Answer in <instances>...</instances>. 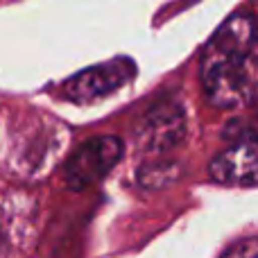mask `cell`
I'll list each match as a JSON object with an SVG mask.
<instances>
[{"mask_svg":"<svg viewBox=\"0 0 258 258\" xmlns=\"http://www.w3.org/2000/svg\"><path fill=\"white\" fill-rule=\"evenodd\" d=\"M202 89L213 107L238 109L256 98L254 14L231 16L206 43L202 54Z\"/></svg>","mask_w":258,"mask_h":258,"instance_id":"1","label":"cell"},{"mask_svg":"<svg viewBox=\"0 0 258 258\" xmlns=\"http://www.w3.org/2000/svg\"><path fill=\"white\" fill-rule=\"evenodd\" d=\"M134 77H136V63L129 57H116L68 77L61 86V95L71 102H93L122 89Z\"/></svg>","mask_w":258,"mask_h":258,"instance_id":"3","label":"cell"},{"mask_svg":"<svg viewBox=\"0 0 258 258\" xmlns=\"http://www.w3.org/2000/svg\"><path fill=\"white\" fill-rule=\"evenodd\" d=\"M183 132H186V118L181 107L174 102H163L156 104L145 116L141 141L145 150H170L181 141Z\"/></svg>","mask_w":258,"mask_h":258,"instance_id":"5","label":"cell"},{"mask_svg":"<svg viewBox=\"0 0 258 258\" xmlns=\"http://www.w3.org/2000/svg\"><path fill=\"white\" fill-rule=\"evenodd\" d=\"M220 258H258L256 238H245V240L236 242V245L229 247Z\"/></svg>","mask_w":258,"mask_h":258,"instance_id":"6","label":"cell"},{"mask_svg":"<svg viewBox=\"0 0 258 258\" xmlns=\"http://www.w3.org/2000/svg\"><path fill=\"white\" fill-rule=\"evenodd\" d=\"M256 154V132L247 127L245 134L211 161V179L224 186H254L258 172Z\"/></svg>","mask_w":258,"mask_h":258,"instance_id":"4","label":"cell"},{"mask_svg":"<svg viewBox=\"0 0 258 258\" xmlns=\"http://www.w3.org/2000/svg\"><path fill=\"white\" fill-rule=\"evenodd\" d=\"M125 145L118 136H98L82 143L66 161V183L75 190L102 181L122 159Z\"/></svg>","mask_w":258,"mask_h":258,"instance_id":"2","label":"cell"}]
</instances>
